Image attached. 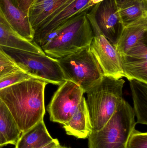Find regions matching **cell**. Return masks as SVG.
<instances>
[{
  "instance_id": "cell-29",
  "label": "cell",
  "mask_w": 147,
  "mask_h": 148,
  "mask_svg": "<svg viewBox=\"0 0 147 148\" xmlns=\"http://www.w3.org/2000/svg\"><path fill=\"white\" fill-rule=\"evenodd\" d=\"M8 144V143L7 142L5 137L0 132V147L7 145Z\"/></svg>"
},
{
  "instance_id": "cell-5",
  "label": "cell",
  "mask_w": 147,
  "mask_h": 148,
  "mask_svg": "<svg viewBox=\"0 0 147 148\" xmlns=\"http://www.w3.org/2000/svg\"><path fill=\"white\" fill-rule=\"evenodd\" d=\"M0 48L22 70L47 83L60 85L65 81L58 59L45 53L1 47Z\"/></svg>"
},
{
  "instance_id": "cell-11",
  "label": "cell",
  "mask_w": 147,
  "mask_h": 148,
  "mask_svg": "<svg viewBox=\"0 0 147 148\" xmlns=\"http://www.w3.org/2000/svg\"><path fill=\"white\" fill-rule=\"evenodd\" d=\"M119 55L124 77L129 81L135 79L147 83V42Z\"/></svg>"
},
{
  "instance_id": "cell-18",
  "label": "cell",
  "mask_w": 147,
  "mask_h": 148,
  "mask_svg": "<svg viewBox=\"0 0 147 148\" xmlns=\"http://www.w3.org/2000/svg\"><path fill=\"white\" fill-rule=\"evenodd\" d=\"M129 81L137 123L147 124V83L132 79Z\"/></svg>"
},
{
  "instance_id": "cell-21",
  "label": "cell",
  "mask_w": 147,
  "mask_h": 148,
  "mask_svg": "<svg viewBox=\"0 0 147 148\" xmlns=\"http://www.w3.org/2000/svg\"><path fill=\"white\" fill-rule=\"evenodd\" d=\"M31 78L35 77L23 70H17L0 79V90Z\"/></svg>"
},
{
  "instance_id": "cell-25",
  "label": "cell",
  "mask_w": 147,
  "mask_h": 148,
  "mask_svg": "<svg viewBox=\"0 0 147 148\" xmlns=\"http://www.w3.org/2000/svg\"><path fill=\"white\" fill-rule=\"evenodd\" d=\"M19 70H22L20 68L15 66H0V79L9 74Z\"/></svg>"
},
{
  "instance_id": "cell-16",
  "label": "cell",
  "mask_w": 147,
  "mask_h": 148,
  "mask_svg": "<svg viewBox=\"0 0 147 148\" xmlns=\"http://www.w3.org/2000/svg\"><path fill=\"white\" fill-rule=\"evenodd\" d=\"M53 140L42 120L21 134L15 148H40Z\"/></svg>"
},
{
  "instance_id": "cell-1",
  "label": "cell",
  "mask_w": 147,
  "mask_h": 148,
  "mask_svg": "<svg viewBox=\"0 0 147 148\" xmlns=\"http://www.w3.org/2000/svg\"><path fill=\"white\" fill-rule=\"evenodd\" d=\"M47 84L31 78L0 90V99L10 111L22 134L44 120Z\"/></svg>"
},
{
  "instance_id": "cell-28",
  "label": "cell",
  "mask_w": 147,
  "mask_h": 148,
  "mask_svg": "<svg viewBox=\"0 0 147 148\" xmlns=\"http://www.w3.org/2000/svg\"><path fill=\"white\" fill-rule=\"evenodd\" d=\"M0 23L8 26V27L11 28L10 24H9L8 22L7 21L6 18H5L4 14H3V12L2 10L1 6H0Z\"/></svg>"
},
{
  "instance_id": "cell-14",
  "label": "cell",
  "mask_w": 147,
  "mask_h": 148,
  "mask_svg": "<svg viewBox=\"0 0 147 148\" xmlns=\"http://www.w3.org/2000/svg\"><path fill=\"white\" fill-rule=\"evenodd\" d=\"M144 42H147V18L141 19L124 27L114 47L119 54H122Z\"/></svg>"
},
{
  "instance_id": "cell-12",
  "label": "cell",
  "mask_w": 147,
  "mask_h": 148,
  "mask_svg": "<svg viewBox=\"0 0 147 148\" xmlns=\"http://www.w3.org/2000/svg\"><path fill=\"white\" fill-rule=\"evenodd\" d=\"M75 0H34L28 16L34 32L51 20Z\"/></svg>"
},
{
  "instance_id": "cell-22",
  "label": "cell",
  "mask_w": 147,
  "mask_h": 148,
  "mask_svg": "<svg viewBox=\"0 0 147 148\" xmlns=\"http://www.w3.org/2000/svg\"><path fill=\"white\" fill-rule=\"evenodd\" d=\"M126 148H147V133L135 129L129 136Z\"/></svg>"
},
{
  "instance_id": "cell-24",
  "label": "cell",
  "mask_w": 147,
  "mask_h": 148,
  "mask_svg": "<svg viewBox=\"0 0 147 148\" xmlns=\"http://www.w3.org/2000/svg\"><path fill=\"white\" fill-rule=\"evenodd\" d=\"M0 66H15L18 67L15 62L0 48Z\"/></svg>"
},
{
  "instance_id": "cell-13",
  "label": "cell",
  "mask_w": 147,
  "mask_h": 148,
  "mask_svg": "<svg viewBox=\"0 0 147 148\" xmlns=\"http://www.w3.org/2000/svg\"><path fill=\"white\" fill-rule=\"evenodd\" d=\"M0 6L13 30L23 39L33 41L34 32L28 15L16 7L13 0H0Z\"/></svg>"
},
{
  "instance_id": "cell-27",
  "label": "cell",
  "mask_w": 147,
  "mask_h": 148,
  "mask_svg": "<svg viewBox=\"0 0 147 148\" xmlns=\"http://www.w3.org/2000/svg\"><path fill=\"white\" fill-rule=\"evenodd\" d=\"M60 145V144L58 140L57 139H54L51 142L40 148H57Z\"/></svg>"
},
{
  "instance_id": "cell-10",
  "label": "cell",
  "mask_w": 147,
  "mask_h": 148,
  "mask_svg": "<svg viewBox=\"0 0 147 148\" xmlns=\"http://www.w3.org/2000/svg\"><path fill=\"white\" fill-rule=\"evenodd\" d=\"M89 0H75L57 14L51 20L34 32L33 41L41 48L51 36L66 22L80 12L91 8Z\"/></svg>"
},
{
  "instance_id": "cell-31",
  "label": "cell",
  "mask_w": 147,
  "mask_h": 148,
  "mask_svg": "<svg viewBox=\"0 0 147 148\" xmlns=\"http://www.w3.org/2000/svg\"><path fill=\"white\" fill-rule=\"evenodd\" d=\"M57 148H71L70 147H63V146H61V145H60Z\"/></svg>"
},
{
  "instance_id": "cell-7",
  "label": "cell",
  "mask_w": 147,
  "mask_h": 148,
  "mask_svg": "<svg viewBox=\"0 0 147 148\" xmlns=\"http://www.w3.org/2000/svg\"><path fill=\"white\" fill-rule=\"evenodd\" d=\"M87 16L94 34L90 49L102 68L104 75L117 79L124 77L120 55L115 47L100 31L95 21L92 8L87 12Z\"/></svg>"
},
{
  "instance_id": "cell-20",
  "label": "cell",
  "mask_w": 147,
  "mask_h": 148,
  "mask_svg": "<svg viewBox=\"0 0 147 148\" xmlns=\"http://www.w3.org/2000/svg\"><path fill=\"white\" fill-rule=\"evenodd\" d=\"M121 21L123 26L147 18V1L135 2L125 7L118 8Z\"/></svg>"
},
{
  "instance_id": "cell-2",
  "label": "cell",
  "mask_w": 147,
  "mask_h": 148,
  "mask_svg": "<svg viewBox=\"0 0 147 148\" xmlns=\"http://www.w3.org/2000/svg\"><path fill=\"white\" fill-rule=\"evenodd\" d=\"M90 9L72 16L60 26L41 48L43 52L50 57L59 59L89 46L94 37L87 16Z\"/></svg>"
},
{
  "instance_id": "cell-23",
  "label": "cell",
  "mask_w": 147,
  "mask_h": 148,
  "mask_svg": "<svg viewBox=\"0 0 147 148\" xmlns=\"http://www.w3.org/2000/svg\"><path fill=\"white\" fill-rule=\"evenodd\" d=\"M13 1L19 9L28 15L29 8L34 0H13Z\"/></svg>"
},
{
  "instance_id": "cell-19",
  "label": "cell",
  "mask_w": 147,
  "mask_h": 148,
  "mask_svg": "<svg viewBox=\"0 0 147 148\" xmlns=\"http://www.w3.org/2000/svg\"><path fill=\"white\" fill-rule=\"evenodd\" d=\"M0 132L8 144L15 145L22 133L5 103L0 99Z\"/></svg>"
},
{
  "instance_id": "cell-8",
  "label": "cell",
  "mask_w": 147,
  "mask_h": 148,
  "mask_svg": "<svg viewBox=\"0 0 147 148\" xmlns=\"http://www.w3.org/2000/svg\"><path fill=\"white\" fill-rule=\"evenodd\" d=\"M84 94L77 84L65 81L54 93L47 110L50 120L63 125L68 123L80 104Z\"/></svg>"
},
{
  "instance_id": "cell-4",
  "label": "cell",
  "mask_w": 147,
  "mask_h": 148,
  "mask_svg": "<svg viewBox=\"0 0 147 148\" xmlns=\"http://www.w3.org/2000/svg\"><path fill=\"white\" fill-rule=\"evenodd\" d=\"M135 116L133 108L123 99L102 128L89 136V148H126L135 129Z\"/></svg>"
},
{
  "instance_id": "cell-6",
  "label": "cell",
  "mask_w": 147,
  "mask_h": 148,
  "mask_svg": "<svg viewBox=\"0 0 147 148\" xmlns=\"http://www.w3.org/2000/svg\"><path fill=\"white\" fill-rule=\"evenodd\" d=\"M89 46L57 59L65 81L77 84L86 93L103 77V73Z\"/></svg>"
},
{
  "instance_id": "cell-9",
  "label": "cell",
  "mask_w": 147,
  "mask_h": 148,
  "mask_svg": "<svg viewBox=\"0 0 147 148\" xmlns=\"http://www.w3.org/2000/svg\"><path fill=\"white\" fill-rule=\"evenodd\" d=\"M94 17L100 31L115 46L124 26L115 0H104L92 7Z\"/></svg>"
},
{
  "instance_id": "cell-26",
  "label": "cell",
  "mask_w": 147,
  "mask_h": 148,
  "mask_svg": "<svg viewBox=\"0 0 147 148\" xmlns=\"http://www.w3.org/2000/svg\"><path fill=\"white\" fill-rule=\"evenodd\" d=\"M118 8H122L132 4L133 3L140 1H147V0H115Z\"/></svg>"
},
{
  "instance_id": "cell-15",
  "label": "cell",
  "mask_w": 147,
  "mask_h": 148,
  "mask_svg": "<svg viewBox=\"0 0 147 148\" xmlns=\"http://www.w3.org/2000/svg\"><path fill=\"white\" fill-rule=\"evenodd\" d=\"M63 128L67 135L78 139H86L90 134L92 128L84 97L68 123L63 125Z\"/></svg>"
},
{
  "instance_id": "cell-3",
  "label": "cell",
  "mask_w": 147,
  "mask_h": 148,
  "mask_svg": "<svg viewBox=\"0 0 147 148\" xmlns=\"http://www.w3.org/2000/svg\"><path fill=\"white\" fill-rule=\"evenodd\" d=\"M125 81L104 76L87 93L86 104L92 132L102 128L123 100Z\"/></svg>"
},
{
  "instance_id": "cell-30",
  "label": "cell",
  "mask_w": 147,
  "mask_h": 148,
  "mask_svg": "<svg viewBox=\"0 0 147 148\" xmlns=\"http://www.w3.org/2000/svg\"><path fill=\"white\" fill-rule=\"evenodd\" d=\"M103 1L104 0H89V3H88V4H89L91 7H92L95 6L96 4L100 3L101 2Z\"/></svg>"
},
{
  "instance_id": "cell-32",
  "label": "cell",
  "mask_w": 147,
  "mask_h": 148,
  "mask_svg": "<svg viewBox=\"0 0 147 148\" xmlns=\"http://www.w3.org/2000/svg\"><path fill=\"white\" fill-rule=\"evenodd\" d=\"M1 147H0V148H1Z\"/></svg>"
},
{
  "instance_id": "cell-17",
  "label": "cell",
  "mask_w": 147,
  "mask_h": 148,
  "mask_svg": "<svg viewBox=\"0 0 147 148\" xmlns=\"http://www.w3.org/2000/svg\"><path fill=\"white\" fill-rule=\"evenodd\" d=\"M0 46L9 47L38 53H45L34 41L22 38L10 27L0 23Z\"/></svg>"
}]
</instances>
